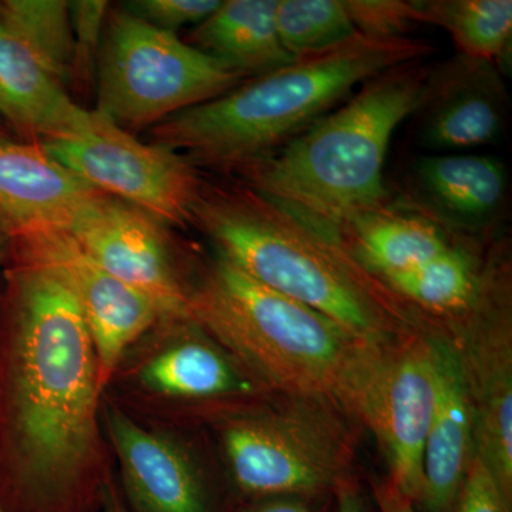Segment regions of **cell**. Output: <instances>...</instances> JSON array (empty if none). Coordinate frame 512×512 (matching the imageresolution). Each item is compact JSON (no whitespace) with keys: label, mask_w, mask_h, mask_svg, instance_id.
Wrapping results in <instances>:
<instances>
[{"label":"cell","mask_w":512,"mask_h":512,"mask_svg":"<svg viewBox=\"0 0 512 512\" xmlns=\"http://www.w3.org/2000/svg\"><path fill=\"white\" fill-rule=\"evenodd\" d=\"M0 318V504L101 512L114 477L93 340L59 272L13 238Z\"/></svg>","instance_id":"obj_1"},{"label":"cell","mask_w":512,"mask_h":512,"mask_svg":"<svg viewBox=\"0 0 512 512\" xmlns=\"http://www.w3.org/2000/svg\"><path fill=\"white\" fill-rule=\"evenodd\" d=\"M191 224L245 274L372 345H387L421 323L353 258L338 235L242 181H204Z\"/></svg>","instance_id":"obj_2"},{"label":"cell","mask_w":512,"mask_h":512,"mask_svg":"<svg viewBox=\"0 0 512 512\" xmlns=\"http://www.w3.org/2000/svg\"><path fill=\"white\" fill-rule=\"evenodd\" d=\"M185 309L275 394L328 403L356 421L386 345L357 338L215 251L190 269Z\"/></svg>","instance_id":"obj_3"},{"label":"cell","mask_w":512,"mask_h":512,"mask_svg":"<svg viewBox=\"0 0 512 512\" xmlns=\"http://www.w3.org/2000/svg\"><path fill=\"white\" fill-rule=\"evenodd\" d=\"M431 53L433 47L412 37L357 35L175 114L148 130L150 143L170 148L194 165L241 173L336 109L356 86L400 64L426 60Z\"/></svg>","instance_id":"obj_4"},{"label":"cell","mask_w":512,"mask_h":512,"mask_svg":"<svg viewBox=\"0 0 512 512\" xmlns=\"http://www.w3.org/2000/svg\"><path fill=\"white\" fill-rule=\"evenodd\" d=\"M429 67L400 64L366 80L281 150L238 173L242 183L333 234L386 204L390 143L419 106Z\"/></svg>","instance_id":"obj_5"},{"label":"cell","mask_w":512,"mask_h":512,"mask_svg":"<svg viewBox=\"0 0 512 512\" xmlns=\"http://www.w3.org/2000/svg\"><path fill=\"white\" fill-rule=\"evenodd\" d=\"M352 417L328 403L274 394L215 420L224 478L239 507L272 497H335L355 480Z\"/></svg>","instance_id":"obj_6"},{"label":"cell","mask_w":512,"mask_h":512,"mask_svg":"<svg viewBox=\"0 0 512 512\" xmlns=\"http://www.w3.org/2000/svg\"><path fill=\"white\" fill-rule=\"evenodd\" d=\"M274 394L188 316L161 319L104 389V399L141 423L178 430L208 427Z\"/></svg>","instance_id":"obj_7"},{"label":"cell","mask_w":512,"mask_h":512,"mask_svg":"<svg viewBox=\"0 0 512 512\" xmlns=\"http://www.w3.org/2000/svg\"><path fill=\"white\" fill-rule=\"evenodd\" d=\"M234 72L126 8H110L96 72V111L128 133L150 130L244 82Z\"/></svg>","instance_id":"obj_8"},{"label":"cell","mask_w":512,"mask_h":512,"mask_svg":"<svg viewBox=\"0 0 512 512\" xmlns=\"http://www.w3.org/2000/svg\"><path fill=\"white\" fill-rule=\"evenodd\" d=\"M456 350L474 414L477 457L512 507V289L507 245L495 242L476 305L434 322Z\"/></svg>","instance_id":"obj_9"},{"label":"cell","mask_w":512,"mask_h":512,"mask_svg":"<svg viewBox=\"0 0 512 512\" xmlns=\"http://www.w3.org/2000/svg\"><path fill=\"white\" fill-rule=\"evenodd\" d=\"M42 144L97 191L140 208L165 227L191 224L204 180L170 148L143 143L94 109H84L69 131Z\"/></svg>","instance_id":"obj_10"},{"label":"cell","mask_w":512,"mask_h":512,"mask_svg":"<svg viewBox=\"0 0 512 512\" xmlns=\"http://www.w3.org/2000/svg\"><path fill=\"white\" fill-rule=\"evenodd\" d=\"M436 348L426 320L384 346L367 384L356 421L372 431L389 477L416 505L423 483V453L436 406Z\"/></svg>","instance_id":"obj_11"},{"label":"cell","mask_w":512,"mask_h":512,"mask_svg":"<svg viewBox=\"0 0 512 512\" xmlns=\"http://www.w3.org/2000/svg\"><path fill=\"white\" fill-rule=\"evenodd\" d=\"M101 419L131 511L238 512L228 485L212 474L187 430L141 423L107 399Z\"/></svg>","instance_id":"obj_12"},{"label":"cell","mask_w":512,"mask_h":512,"mask_svg":"<svg viewBox=\"0 0 512 512\" xmlns=\"http://www.w3.org/2000/svg\"><path fill=\"white\" fill-rule=\"evenodd\" d=\"M64 231L101 268L156 303L163 318L187 316L190 269L163 222L100 192Z\"/></svg>","instance_id":"obj_13"},{"label":"cell","mask_w":512,"mask_h":512,"mask_svg":"<svg viewBox=\"0 0 512 512\" xmlns=\"http://www.w3.org/2000/svg\"><path fill=\"white\" fill-rule=\"evenodd\" d=\"M15 238L49 262L69 286L93 340L106 389L121 359L163 313L143 293L96 264L64 229H23Z\"/></svg>","instance_id":"obj_14"},{"label":"cell","mask_w":512,"mask_h":512,"mask_svg":"<svg viewBox=\"0 0 512 512\" xmlns=\"http://www.w3.org/2000/svg\"><path fill=\"white\" fill-rule=\"evenodd\" d=\"M508 111L507 87L497 64L457 53L429 67L412 114L414 138L431 154L490 146L503 136Z\"/></svg>","instance_id":"obj_15"},{"label":"cell","mask_w":512,"mask_h":512,"mask_svg":"<svg viewBox=\"0 0 512 512\" xmlns=\"http://www.w3.org/2000/svg\"><path fill=\"white\" fill-rule=\"evenodd\" d=\"M400 204L458 237L498 239L508 202V174L497 157L474 153L413 158L403 177Z\"/></svg>","instance_id":"obj_16"},{"label":"cell","mask_w":512,"mask_h":512,"mask_svg":"<svg viewBox=\"0 0 512 512\" xmlns=\"http://www.w3.org/2000/svg\"><path fill=\"white\" fill-rule=\"evenodd\" d=\"M436 348V406L423 453V483L416 512H453L477 456L474 414L456 350L429 323Z\"/></svg>","instance_id":"obj_17"},{"label":"cell","mask_w":512,"mask_h":512,"mask_svg":"<svg viewBox=\"0 0 512 512\" xmlns=\"http://www.w3.org/2000/svg\"><path fill=\"white\" fill-rule=\"evenodd\" d=\"M83 111L0 6V121L10 134L45 143L69 131Z\"/></svg>","instance_id":"obj_18"},{"label":"cell","mask_w":512,"mask_h":512,"mask_svg":"<svg viewBox=\"0 0 512 512\" xmlns=\"http://www.w3.org/2000/svg\"><path fill=\"white\" fill-rule=\"evenodd\" d=\"M99 194L42 143L0 141V211L13 231L67 229Z\"/></svg>","instance_id":"obj_19"},{"label":"cell","mask_w":512,"mask_h":512,"mask_svg":"<svg viewBox=\"0 0 512 512\" xmlns=\"http://www.w3.org/2000/svg\"><path fill=\"white\" fill-rule=\"evenodd\" d=\"M336 235L380 284L436 258L463 238L394 200L352 218Z\"/></svg>","instance_id":"obj_20"},{"label":"cell","mask_w":512,"mask_h":512,"mask_svg":"<svg viewBox=\"0 0 512 512\" xmlns=\"http://www.w3.org/2000/svg\"><path fill=\"white\" fill-rule=\"evenodd\" d=\"M497 241L458 239L443 254L382 284L421 318L451 322L466 315L480 298L488 258Z\"/></svg>","instance_id":"obj_21"},{"label":"cell","mask_w":512,"mask_h":512,"mask_svg":"<svg viewBox=\"0 0 512 512\" xmlns=\"http://www.w3.org/2000/svg\"><path fill=\"white\" fill-rule=\"evenodd\" d=\"M276 8L278 0H222L188 43L245 79L274 72L295 60L279 40Z\"/></svg>","instance_id":"obj_22"},{"label":"cell","mask_w":512,"mask_h":512,"mask_svg":"<svg viewBox=\"0 0 512 512\" xmlns=\"http://www.w3.org/2000/svg\"><path fill=\"white\" fill-rule=\"evenodd\" d=\"M414 5L421 25L446 30L458 53L488 60L507 72L511 62V0H414Z\"/></svg>","instance_id":"obj_23"},{"label":"cell","mask_w":512,"mask_h":512,"mask_svg":"<svg viewBox=\"0 0 512 512\" xmlns=\"http://www.w3.org/2000/svg\"><path fill=\"white\" fill-rule=\"evenodd\" d=\"M276 28L295 59L335 49L359 35L345 0H278Z\"/></svg>","instance_id":"obj_24"},{"label":"cell","mask_w":512,"mask_h":512,"mask_svg":"<svg viewBox=\"0 0 512 512\" xmlns=\"http://www.w3.org/2000/svg\"><path fill=\"white\" fill-rule=\"evenodd\" d=\"M0 6L57 79L72 89L74 37L70 2L2 0Z\"/></svg>","instance_id":"obj_25"},{"label":"cell","mask_w":512,"mask_h":512,"mask_svg":"<svg viewBox=\"0 0 512 512\" xmlns=\"http://www.w3.org/2000/svg\"><path fill=\"white\" fill-rule=\"evenodd\" d=\"M110 8V3L104 0L70 2L74 37L72 86L80 92L96 80L97 62Z\"/></svg>","instance_id":"obj_26"},{"label":"cell","mask_w":512,"mask_h":512,"mask_svg":"<svg viewBox=\"0 0 512 512\" xmlns=\"http://www.w3.org/2000/svg\"><path fill=\"white\" fill-rule=\"evenodd\" d=\"M356 32L373 39H406L421 25L414 0H345Z\"/></svg>","instance_id":"obj_27"},{"label":"cell","mask_w":512,"mask_h":512,"mask_svg":"<svg viewBox=\"0 0 512 512\" xmlns=\"http://www.w3.org/2000/svg\"><path fill=\"white\" fill-rule=\"evenodd\" d=\"M222 0H134L128 12L158 29L175 33L185 26H198L220 8Z\"/></svg>","instance_id":"obj_28"},{"label":"cell","mask_w":512,"mask_h":512,"mask_svg":"<svg viewBox=\"0 0 512 512\" xmlns=\"http://www.w3.org/2000/svg\"><path fill=\"white\" fill-rule=\"evenodd\" d=\"M453 512H512L483 461L476 456Z\"/></svg>","instance_id":"obj_29"},{"label":"cell","mask_w":512,"mask_h":512,"mask_svg":"<svg viewBox=\"0 0 512 512\" xmlns=\"http://www.w3.org/2000/svg\"><path fill=\"white\" fill-rule=\"evenodd\" d=\"M238 512H336L335 497H272L242 504Z\"/></svg>","instance_id":"obj_30"},{"label":"cell","mask_w":512,"mask_h":512,"mask_svg":"<svg viewBox=\"0 0 512 512\" xmlns=\"http://www.w3.org/2000/svg\"><path fill=\"white\" fill-rule=\"evenodd\" d=\"M372 493L379 512H416L413 501L387 476L373 478Z\"/></svg>","instance_id":"obj_31"},{"label":"cell","mask_w":512,"mask_h":512,"mask_svg":"<svg viewBox=\"0 0 512 512\" xmlns=\"http://www.w3.org/2000/svg\"><path fill=\"white\" fill-rule=\"evenodd\" d=\"M336 512H369L365 497L355 480L348 481L336 491Z\"/></svg>","instance_id":"obj_32"},{"label":"cell","mask_w":512,"mask_h":512,"mask_svg":"<svg viewBox=\"0 0 512 512\" xmlns=\"http://www.w3.org/2000/svg\"><path fill=\"white\" fill-rule=\"evenodd\" d=\"M101 512H133L124 501L116 476L111 478L109 485H107Z\"/></svg>","instance_id":"obj_33"},{"label":"cell","mask_w":512,"mask_h":512,"mask_svg":"<svg viewBox=\"0 0 512 512\" xmlns=\"http://www.w3.org/2000/svg\"><path fill=\"white\" fill-rule=\"evenodd\" d=\"M13 237H15V231H13L12 224L0 211V264L6 262V258H8Z\"/></svg>","instance_id":"obj_34"},{"label":"cell","mask_w":512,"mask_h":512,"mask_svg":"<svg viewBox=\"0 0 512 512\" xmlns=\"http://www.w3.org/2000/svg\"><path fill=\"white\" fill-rule=\"evenodd\" d=\"M13 138L15 137H13L12 134H10L8 128L5 127V124H3L2 121H0V141L13 140Z\"/></svg>","instance_id":"obj_35"},{"label":"cell","mask_w":512,"mask_h":512,"mask_svg":"<svg viewBox=\"0 0 512 512\" xmlns=\"http://www.w3.org/2000/svg\"><path fill=\"white\" fill-rule=\"evenodd\" d=\"M0 512H5V510H3L2 504H0Z\"/></svg>","instance_id":"obj_36"}]
</instances>
